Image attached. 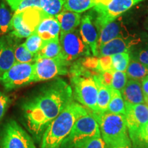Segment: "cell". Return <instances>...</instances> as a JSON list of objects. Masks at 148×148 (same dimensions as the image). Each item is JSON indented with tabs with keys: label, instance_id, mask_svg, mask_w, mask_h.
Here are the masks:
<instances>
[{
	"label": "cell",
	"instance_id": "obj_1",
	"mask_svg": "<svg viewBox=\"0 0 148 148\" xmlns=\"http://www.w3.org/2000/svg\"><path fill=\"white\" fill-rule=\"evenodd\" d=\"M74 101L71 86L62 78L47 83L21 103L24 125L36 141L49 123Z\"/></svg>",
	"mask_w": 148,
	"mask_h": 148
},
{
	"label": "cell",
	"instance_id": "obj_2",
	"mask_svg": "<svg viewBox=\"0 0 148 148\" xmlns=\"http://www.w3.org/2000/svg\"><path fill=\"white\" fill-rule=\"evenodd\" d=\"M88 113L85 107L73 101L49 123L40 140V148H60L75 123Z\"/></svg>",
	"mask_w": 148,
	"mask_h": 148
},
{
	"label": "cell",
	"instance_id": "obj_3",
	"mask_svg": "<svg viewBox=\"0 0 148 148\" xmlns=\"http://www.w3.org/2000/svg\"><path fill=\"white\" fill-rule=\"evenodd\" d=\"M90 113L99 124L101 137L107 148L132 147L125 115L108 112Z\"/></svg>",
	"mask_w": 148,
	"mask_h": 148
},
{
	"label": "cell",
	"instance_id": "obj_4",
	"mask_svg": "<svg viewBox=\"0 0 148 148\" xmlns=\"http://www.w3.org/2000/svg\"><path fill=\"white\" fill-rule=\"evenodd\" d=\"M98 137H101L99 124L88 111L87 114L75 122L60 148H77Z\"/></svg>",
	"mask_w": 148,
	"mask_h": 148
},
{
	"label": "cell",
	"instance_id": "obj_5",
	"mask_svg": "<svg viewBox=\"0 0 148 148\" xmlns=\"http://www.w3.org/2000/svg\"><path fill=\"white\" fill-rule=\"evenodd\" d=\"M73 99L88 111L98 113L97 87L92 75H71Z\"/></svg>",
	"mask_w": 148,
	"mask_h": 148
},
{
	"label": "cell",
	"instance_id": "obj_6",
	"mask_svg": "<svg viewBox=\"0 0 148 148\" xmlns=\"http://www.w3.org/2000/svg\"><path fill=\"white\" fill-rule=\"evenodd\" d=\"M144 0H96L94 10L95 23L97 30L116 18L132 7Z\"/></svg>",
	"mask_w": 148,
	"mask_h": 148
},
{
	"label": "cell",
	"instance_id": "obj_7",
	"mask_svg": "<svg viewBox=\"0 0 148 148\" xmlns=\"http://www.w3.org/2000/svg\"><path fill=\"white\" fill-rule=\"evenodd\" d=\"M60 60L68 66L79 58L90 56V49L83 40L79 29L69 32H60Z\"/></svg>",
	"mask_w": 148,
	"mask_h": 148
},
{
	"label": "cell",
	"instance_id": "obj_8",
	"mask_svg": "<svg viewBox=\"0 0 148 148\" xmlns=\"http://www.w3.org/2000/svg\"><path fill=\"white\" fill-rule=\"evenodd\" d=\"M41 8H29L20 12H14L10 21L9 31L16 38H27L35 32L44 16Z\"/></svg>",
	"mask_w": 148,
	"mask_h": 148
},
{
	"label": "cell",
	"instance_id": "obj_9",
	"mask_svg": "<svg viewBox=\"0 0 148 148\" xmlns=\"http://www.w3.org/2000/svg\"><path fill=\"white\" fill-rule=\"evenodd\" d=\"M0 148H36L32 136L13 119L8 120L0 130Z\"/></svg>",
	"mask_w": 148,
	"mask_h": 148
},
{
	"label": "cell",
	"instance_id": "obj_10",
	"mask_svg": "<svg viewBox=\"0 0 148 148\" xmlns=\"http://www.w3.org/2000/svg\"><path fill=\"white\" fill-rule=\"evenodd\" d=\"M0 82L5 90L8 91L34 82V62H16L10 69L0 76Z\"/></svg>",
	"mask_w": 148,
	"mask_h": 148
},
{
	"label": "cell",
	"instance_id": "obj_11",
	"mask_svg": "<svg viewBox=\"0 0 148 148\" xmlns=\"http://www.w3.org/2000/svg\"><path fill=\"white\" fill-rule=\"evenodd\" d=\"M67 64L58 59L36 58L34 62V82L50 80L69 73Z\"/></svg>",
	"mask_w": 148,
	"mask_h": 148
},
{
	"label": "cell",
	"instance_id": "obj_12",
	"mask_svg": "<svg viewBox=\"0 0 148 148\" xmlns=\"http://www.w3.org/2000/svg\"><path fill=\"white\" fill-rule=\"evenodd\" d=\"M125 121L130 138L148 121V106L146 103L131 104L125 102Z\"/></svg>",
	"mask_w": 148,
	"mask_h": 148
},
{
	"label": "cell",
	"instance_id": "obj_13",
	"mask_svg": "<svg viewBox=\"0 0 148 148\" xmlns=\"http://www.w3.org/2000/svg\"><path fill=\"white\" fill-rule=\"evenodd\" d=\"M139 41V38L131 34L118 36L99 47L97 57L112 56L123 52L130 53L132 48Z\"/></svg>",
	"mask_w": 148,
	"mask_h": 148
},
{
	"label": "cell",
	"instance_id": "obj_14",
	"mask_svg": "<svg viewBox=\"0 0 148 148\" xmlns=\"http://www.w3.org/2000/svg\"><path fill=\"white\" fill-rule=\"evenodd\" d=\"M79 34L85 43L89 47L92 54L98 56V30L95 23V16L92 12L84 14L81 18Z\"/></svg>",
	"mask_w": 148,
	"mask_h": 148
},
{
	"label": "cell",
	"instance_id": "obj_15",
	"mask_svg": "<svg viewBox=\"0 0 148 148\" xmlns=\"http://www.w3.org/2000/svg\"><path fill=\"white\" fill-rule=\"evenodd\" d=\"M130 34L121 18H118L109 22L98 29L97 49L101 45L116 37Z\"/></svg>",
	"mask_w": 148,
	"mask_h": 148
},
{
	"label": "cell",
	"instance_id": "obj_16",
	"mask_svg": "<svg viewBox=\"0 0 148 148\" xmlns=\"http://www.w3.org/2000/svg\"><path fill=\"white\" fill-rule=\"evenodd\" d=\"M15 47L12 37L5 36L0 38V76L16 63L14 58Z\"/></svg>",
	"mask_w": 148,
	"mask_h": 148
},
{
	"label": "cell",
	"instance_id": "obj_17",
	"mask_svg": "<svg viewBox=\"0 0 148 148\" xmlns=\"http://www.w3.org/2000/svg\"><path fill=\"white\" fill-rule=\"evenodd\" d=\"M36 32L44 41L59 38L60 27L55 16H45L42 18L37 26Z\"/></svg>",
	"mask_w": 148,
	"mask_h": 148
},
{
	"label": "cell",
	"instance_id": "obj_18",
	"mask_svg": "<svg viewBox=\"0 0 148 148\" xmlns=\"http://www.w3.org/2000/svg\"><path fill=\"white\" fill-rule=\"evenodd\" d=\"M121 93L125 102L131 104L145 103V97L140 81L129 79L124 88L121 90Z\"/></svg>",
	"mask_w": 148,
	"mask_h": 148
},
{
	"label": "cell",
	"instance_id": "obj_19",
	"mask_svg": "<svg viewBox=\"0 0 148 148\" xmlns=\"http://www.w3.org/2000/svg\"><path fill=\"white\" fill-rule=\"evenodd\" d=\"M60 27V32H69L77 29L80 24L81 15L79 13L63 10L55 16Z\"/></svg>",
	"mask_w": 148,
	"mask_h": 148
},
{
	"label": "cell",
	"instance_id": "obj_20",
	"mask_svg": "<svg viewBox=\"0 0 148 148\" xmlns=\"http://www.w3.org/2000/svg\"><path fill=\"white\" fill-rule=\"evenodd\" d=\"M96 85L97 87V106L98 113H103L107 112L109 102L111 97L110 87L107 86L101 82L97 75H93Z\"/></svg>",
	"mask_w": 148,
	"mask_h": 148
},
{
	"label": "cell",
	"instance_id": "obj_21",
	"mask_svg": "<svg viewBox=\"0 0 148 148\" xmlns=\"http://www.w3.org/2000/svg\"><path fill=\"white\" fill-rule=\"evenodd\" d=\"M61 48L59 38L44 41L40 49L35 55L36 58H45L60 60Z\"/></svg>",
	"mask_w": 148,
	"mask_h": 148
},
{
	"label": "cell",
	"instance_id": "obj_22",
	"mask_svg": "<svg viewBox=\"0 0 148 148\" xmlns=\"http://www.w3.org/2000/svg\"><path fill=\"white\" fill-rule=\"evenodd\" d=\"M125 73L127 78L141 81L148 75V66L134 58H131Z\"/></svg>",
	"mask_w": 148,
	"mask_h": 148
},
{
	"label": "cell",
	"instance_id": "obj_23",
	"mask_svg": "<svg viewBox=\"0 0 148 148\" xmlns=\"http://www.w3.org/2000/svg\"><path fill=\"white\" fill-rule=\"evenodd\" d=\"M111 97L109 102L107 112L114 114H120L125 115V105L121 91L110 87Z\"/></svg>",
	"mask_w": 148,
	"mask_h": 148
},
{
	"label": "cell",
	"instance_id": "obj_24",
	"mask_svg": "<svg viewBox=\"0 0 148 148\" xmlns=\"http://www.w3.org/2000/svg\"><path fill=\"white\" fill-rule=\"evenodd\" d=\"M96 0H65L63 10L82 13L94 8Z\"/></svg>",
	"mask_w": 148,
	"mask_h": 148
},
{
	"label": "cell",
	"instance_id": "obj_25",
	"mask_svg": "<svg viewBox=\"0 0 148 148\" xmlns=\"http://www.w3.org/2000/svg\"><path fill=\"white\" fill-rule=\"evenodd\" d=\"M40 7L47 16H56L63 10L65 0H40Z\"/></svg>",
	"mask_w": 148,
	"mask_h": 148
},
{
	"label": "cell",
	"instance_id": "obj_26",
	"mask_svg": "<svg viewBox=\"0 0 148 148\" xmlns=\"http://www.w3.org/2000/svg\"><path fill=\"white\" fill-rule=\"evenodd\" d=\"M14 58L16 62L18 63H33L35 61V55L31 53L23 43L16 45Z\"/></svg>",
	"mask_w": 148,
	"mask_h": 148
},
{
	"label": "cell",
	"instance_id": "obj_27",
	"mask_svg": "<svg viewBox=\"0 0 148 148\" xmlns=\"http://www.w3.org/2000/svg\"><path fill=\"white\" fill-rule=\"evenodd\" d=\"M130 140L134 147H148V121L130 137Z\"/></svg>",
	"mask_w": 148,
	"mask_h": 148
},
{
	"label": "cell",
	"instance_id": "obj_28",
	"mask_svg": "<svg viewBox=\"0 0 148 148\" xmlns=\"http://www.w3.org/2000/svg\"><path fill=\"white\" fill-rule=\"evenodd\" d=\"M114 71L125 72L128 66L130 56L129 52H123L111 56Z\"/></svg>",
	"mask_w": 148,
	"mask_h": 148
},
{
	"label": "cell",
	"instance_id": "obj_29",
	"mask_svg": "<svg viewBox=\"0 0 148 148\" xmlns=\"http://www.w3.org/2000/svg\"><path fill=\"white\" fill-rule=\"evenodd\" d=\"M12 19L10 12L3 2L0 4V35L9 32L10 21Z\"/></svg>",
	"mask_w": 148,
	"mask_h": 148
},
{
	"label": "cell",
	"instance_id": "obj_30",
	"mask_svg": "<svg viewBox=\"0 0 148 148\" xmlns=\"http://www.w3.org/2000/svg\"><path fill=\"white\" fill-rule=\"evenodd\" d=\"M43 40L36 32H34L30 35L24 42V45L33 54L36 55L41 48Z\"/></svg>",
	"mask_w": 148,
	"mask_h": 148
},
{
	"label": "cell",
	"instance_id": "obj_31",
	"mask_svg": "<svg viewBox=\"0 0 148 148\" xmlns=\"http://www.w3.org/2000/svg\"><path fill=\"white\" fill-rule=\"evenodd\" d=\"M127 82V76L125 72L113 71H112V79L110 87L119 91L124 88Z\"/></svg>",
	"mask_w": 148,
	"mask_h": 148
},
{
	"label": "cell",
	"instance_id": "obj_32",
	"mask_svg": "<svg viewBox=\"0 0 148 148\" xmlns=\"http://www.w3.org/2000/svg\"><path fill=\"white\" fill-rule=\"evenodd\" d=\"M148 66V43L133 53L132 58Z\"/></svg>",
	"mask_w": 148,
	"mask_h": 148
},
{
	"label": "cell",
	"instance_id": "obj_33",
	"mask_svg": "<svg viewBox=\"0 0 148 148\" xmlns=\"http://www.w3.org/2000/svg\"><path fill=\"white\" fill-rule=\"evenodd\" d=\"M99 73L103 71H114L111 56L99 57Z\"/></svg>",
	"mask_w": 148,
	"mask_h": 148
},
{
	"label": "cell",
	"instance_id": "obj_34",
	"mask_svg": "<svg viewBox=\"0 0 148 148\" xmlns=\"http://www.w3.org/2000/svg\"><path fill=\"white\" fill-rule=\"evenodd\" d=\"M10 103V97L4 92L0 91V122L3 119Z\"/></svg>",
	"mask_w": 148,
	"mask_h": 148
},
{
	"label": "cell",
	"instance_id": "obj_35",
	"mask_svg": "<svg viewBox=\"0 0 148 148\" xmlns=\"http://www.w3.org/2000/svg\"><path fill=\"white\" fill-rule=\"evenodd\" d=\"M29 8H41L40 0H23L19 3L14 12H20Z\"/></svg>",
	"mask_w": 148,
	"mask_h": 148
},
{
	"label": "cell",
	"instance_id": "obj_36",
	"mask_svg": "<svg viewBox=\"0 0 148 148\" xmlns=\"http://www.w3.org/2000/svg\"><path fill=\"white\" fill-rule=\"evenodd\" d=\"M77 148H107L106 144L101 137L94 138L88 143L81 145L80 147Z\"/></svg>",
	"mask_w": 148,
	"mask_h": 148
},
{
	"label": "cell",
	"instance_id": "obj_37",
	"mask_svg": "<svg viewBox=\"0 0 148 148\" xmlns=\"http://www.w3.org/2000/svg\"><path fill=\"white\" fill-rule=\"evenodd\" d=\"M140 82H141L142 88H143L145 97H147L148 96V75L144 77V78L140 81Z\"/></svg>",
	"mask_w": 148,
	"mask_h": 148
},
{
	"label": "cell",
	"instance_id": "obj_38",
	"mask_svg": "<svg viewBox=\"0 0 148 148\" xmlns=\"http://www.w3.org/2000/svg\"><path fill=\"white\" fill-rule=\"evenodd\" d=\"M7 1V3H8V5H10L12 8V10L15 11L17 8L18 5H19V3L21 2L23 0H5Z\"/></svg>",
	"mask_w": 148,
	"mask_h": 148
},
{
	"label": "cell",
	"instance_id": "obj_39",
	"mask_svg": "<svg viewBox=\"0 0 148 148\" xmlns=\"http://www.w3.org/2000/svg\"><path fill=\"white\" fill-rule=\"evenodd\" d=\"M145 27L146 29H147L148 30V16H147V18H146L145 22Z\"/></svg>",
	"mask_w": 148,
	"mask_h": 148
},
{
	"label": "cell",
	"instance_id": "obj_40",
	"mask_svg": "<svg viewBox=\"0 0 148 148\" xmlns=\"http://www.w3.org/2000/svg\"><path fill=\"white\" fill-rule=\"evenodd\" d=\"M126 148H132V147H126Z\"/></svg>",
	"mask_w": 148,
	"mask_h": 148
}]
</instances>
